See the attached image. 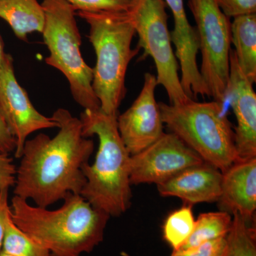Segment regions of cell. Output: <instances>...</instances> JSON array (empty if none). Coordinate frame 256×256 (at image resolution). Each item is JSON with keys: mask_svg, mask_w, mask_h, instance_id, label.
I'll return each mask as SVG.
<instances>
[{"mask_svg": "<svg viewBox=\"0 0 256 256\" xmlns=\"http://www.w3.org/2000/svg\"><path fill=\"white\" fill-rule=\"evenodd\" d=\"M232 43L240 70L252 84L256 82V14L234 18Z\"/></svg>", "mask_w": 256, "mask_h": 256, "instance_id": "2e32d148", "label": "cell"}, {"mask_svg": "<svg viewBox=\"0 0 256 256\" xmlns=\"http://www.w3.org/2000/svg\"><path fill=\"white\" fill-rule=\"evenodd\" d=\"M227 88L228 98L236 118L234 142L238 161L256 158V94L252 82L239 67L234 50H230Z\"/></svg>", "mask_w": 256, "mask_h": 256, "instance_id": "7c38bea8", "label": "cell"}, {"mask_svg": "<svg viewBox=\"0 0 256 256\" xmlns=\"http://www.w3.org/2000/svg\"><path fill=\"white\" fill-rule=\"evenodd\" d=\"M195 222L192 205H184L168 216L163 225V238L173 252L180 250L188 242L194 229Z\"/></svg>", "mask_w": 256, "mask_h": 256, "instance_id": "ac0fdd59", "label": "cell"}, {"mask_svg": "<svg viewBox=\"0 0 256 256\" xmlns=\"http://www.w3.org/2000/svg\"><path fill=\"white\" fill-rule=\"evenodd\" d=\"M0 18L22 41L28 34L42 33L44 28V10L38 0H0Z\"/></svg>", "mask_w": 256, "mask_h": 256, "instance_id": "9a60e30c", "label": "cell"}, {"mask_svg": "<svg viewBox=\"0 0 256 256\" xmlns=\"http://www.w3.org/2000/svg\"><path fill=\"white\" fill-rule=\"evenodd\" d=\"M78 15L90 26L89 40L96 55L92 90L106 114H118L126 94V76L140 48H131L136 34L130 13L86 12Z\"/></svg>", "mask_w": 256, "mask_h": 256, "instance_id": "277c9868", "label": "cell"}, {"mask_svg": "<svg viewBox=\"0 0 256 256\" xmlns=\"http://www.w3.org/2000/svg\"><path fill=\"white\" fill-rule=\"evenodd\" d=\"M52 118L60 130L53 138L40 133L26 141L14 186V196L43 208L68 194H80L86 183L82 166L94 150V141L82 134L80 119L64 108Z\"/></svg>", "mask_w": 256, "mask_h": 256, "instance_id": "6da1fadb", "label": "cell"}, {"mask_svg": "<svg viewBox=\"0 0 256 256\" xmlns=\"http://www.w3.org/2000/svg\"><path fill=\"white\" fill-rule=\"evenodd\" d=\"M232 222L233 216L223 210L201 214L195 222L192 235L178 250L193 248L208 240L226 236Z\"/></svg>", "mask_w": 256, "mask_h": 256, "instance_id": "e0dca14e", "label": "cell"}, {"mask_svg": "<svg viewBox=\"0 0 256 256\" xmlns=\"http://www.w3.org/2000/svg\"><path fill=\"white\" fill-rule=\"evenodd\" d=\"M118 114L84 109L80 114L84 137L97 136L98 150L94 164L82 166L86 183L80 195L92 206L117 217L129 210L132 191L130 180V154L118 128Z\"/></svg>", "mask_w": 256, "mask_h": 256, "instance_id": "3957f363", "label": "cell"}, {"mask_svg": "<svg viewBox=\"0 0 256 256\" xmlns=\"http://www.w3.org/2000/svg\"><path fill=\"white\" fill-rule=\"evenodd\" d=\"M220 210L254 222L256 210V158L239 160L222 173Z\"/></svg>", "mask_w": 256, "mask_h": 256, "instance_id": "4fadbf2b", "label": "cell"}, {"mask_svg": "<svg viewBox=\"0 0 256 256\" xmlns=\"http://www.w3.org/2000/svg\"><path fill=\"white\" fill-rule=\"evenodd\" d=\"M156 86V76L144 74L139 96L126 112L118 116L120 136L131 156L146 150L164 133L154 95Z\"/></svg>", "mask_w": 256, "mask_h": 256, "instance_id": "8fae6325", "label": "cell"}, {"mask_svg": "<svg viewBox=\"0 0 256 256\" xmlns=\"http://www.w3.org/2000/svg\"><path fill=\"white\" fill-rule=\"evenodd\" d=\"M159 107L163 124L205 162L223 173L238 161L234 132L223 104L190 99L178 105L160 102Z\"/></svg>", "mask_w": 256, "mask_h": 256, "instance_id": "5b68a950", "label": "cell"}, {"mask_svg": "<svg viewBox=\"0 0 256 256\" xmlns=\"http://www.w3.org/2000/svg\"><path fill=\"white\" fill-rule=\"evenodd\" d=\"M8 196L9 190H0V252L2 249L6 222L10 216V205Z\"/></svg>", "mask_w": 256, "mask_h": 256, "instance_id": "d4e9b609", "label": "cell"}, {"mask_svg": "<svg viewBox=\"0 0 256 256\" xmlns=\"http://www.w3.org/2000/svg\"><path fill=\"white\" fill-rule=\"evenodd\" d=\"M215 2L228 18L256 12V0H215Z\"/></svg>", "mask_w": 256, "mask_h": 256, "instance_id": "603a6c76", "label": "cell"}, {"mask_svg": "<svg viewBox=\"0 0 256 256\" xmlns=\"http://www.w3.org/2000/svg\"><path fill=\"white\" fill-rule=\"evenodd\" d=\"M171 256H173L172 255H171Z\"/></svg>", "mask_w": 256, "mask_h": 256, "instance_id": "f1b7e54d", "label": "cell"}, {"mask_svg": "<svg viewBox=\"0 0 256 256\" xmlns=\"http://www.w3.org/2000/svg\"><path fill=\"white\" fill-rule=\"evenodd\" d=\"M204 162L173 133H164L150 146L130 156L131 184L164 182L184 170Z\"/></svg>", "mask_w": 256, "mask_h": 256, "instance_id": "30bf717a", "label": "cell"}, {"mask_svg": "<svg viewBox=\"0 0 256 256\" xmlns=\"http://www.w3.org/2000/svg\"><path fill=\"white\" fill-rule=\"evenodd\" d=\"M16 149V140L0 116V154H10Z\"/></svg>", "mask_w": 256, "mask_h": 256, "instance_id": "484cf974", "label": "cell"}, {"mask_svg": "<svg viewBox=\"0 0 256 256\" xmlns=\"http://www.w3.org/2000/svg\"><path fill=\"white\" fill-rule=\"evenodd\" d=\"M222 180V172L204 162L184 170L156 186L161 196L178 197L186 204L192 206L202 202H217Z\"/></svg>", "mask_w": 256, "mask_h": 256, "instance_id": "5bb4252c", "label": "cell"}, {"mask_svg": "<svg viewBox=\"0 0 256 256\" xmlns=\"http://www.w3.org/2000/svg\"><path fill=\"white\" fill-rule=\"evenodd\" d=\"M16 168L10 154H0V190L14 186Z\"/></svg>", "mask_w": 256, "mask_h": 256, "instance_id": "cb8c5ba5", "label": "cell"}, {"mask_svg": "<svg viewBox=\"0 0 256 256\" xmlns=\"http://www.w3.org/2000/svg\"><path fill=\"white\" fill-rule=\"evenodd\" d=\"M56 210L32 206L14 196L10 204L13 223L50 256H80L104 240L110 216L97 210L80 194H68Z\"/></svg>", "mask_w": 256, "mask_h": 256, "instance_id": "7a4b0ae2", "label": "cell"}, {"mask_svg": "<svg viewBox=\"0 0 256 256\" xmlns=\"http://www.w3.org/2000/svg\"><path fill=\"white\" fill-rule=\"evenodd\" d=\"M226 239L228 247L225 256H256V230L254 222L234 214Z\"/></svg>", "mask_w": 256, "mask_h": 256, "instance_id": "d6986e66", "label": "cell"}, {"mask_svg": "<svg viewBox=\"0 0 256 256\" xmlns=\"http://www.w3.org/2000/svg\"><path fill=\"white\" fill-rule=\"evenodd\" d=\"M2 250L13 256H50L47 249L20 230L10 216L6 222Z\"/></svg>", "mask_w": 256, "mask_h": 256, "instance_id": "ffe728a7", "label": "cell"}, {"mask_svg": "<svg viewBox=\"0 0 256 256\" xmlns=\"http://www.w3.org/2000/svg\"><path fill=\"white\" fill-rule=\"evenodd\" d=\"M45 24L42 34L50 52L45 62L66 78L74 100L84 109L96 110L100 102L92 90V68L80 52L82 36L76 10L66 0H43Z\"/></svg>", "mask_w": 256, "mask_h": 256, "instance_id": "8992f818", "label": "cell"}, {"mask_svg": "<svg viewBox=\"0 0 256 256\" xmlns=\"http://www.w3.org/2000/svg\"><path fill=\"white\" fill-rule=\"evenodd\" d=\"M165 5L164 0H136L129 13L139 36L137 47L144 50L142 58H153L158 85L164 88L170 104L178 105L192 98L185 94L180 82Z\"/></svg>", "mask_w": 256, "mask_h": 256, "instance_id": "52a82bcc", "label": "cell"}, {"mask_svg": "<svg viewBox=\"0 0 256 256\" xmlns=\"http://www.w3.org/2000/svg\"><path fill=\"white\" fill-rule=\"evenodd\" d=\"M226 236L214 239L188 250L173 252V256H225L226 254Z\"/></svg>", "mask_w": 256, "mask_h": 256, "instance_id": "7402d4cb", "label": "cell"}, {"mask_svg": "<svg viewBox=\"0 0 256 256\" xmlns=\"http://www.w3.org/2000/svg\"><path fill=\"white\" fill-rule=\"evenodd\" d=\"M188 4L196 24L202 56L200 74L210 97L223 104L226 100L230 70V22L215 0H188Z\"/></svg>", "mask_w": 256, "mask_h": 256, "instance_id": "ba28073f", "label": "cell"}, {"mask_svg": "<svg viewBox=\"0 0 256 256\" xmlns=\"http://www.w3.org/2000/svg\"><path fill=\"white\" fill-rule=\"evenodd\" d=\"M5 54H6L4 53V50H3L2 42L1 37H0V73H1L2 68Z\"/></svg>", "mask_w": 256, "mask_h": 256, "instance_id": "4316f807", "label": "cell"}, {"mask_svg": "<svg viewBox=\"0 0 256 256\" xmlns=\"http://www.w3.org/2000/svg\"><path fill=\"white\" fill-rule=\"evenodd\" d=\"M0 256H13L10 255V254H8V252H3V250H2V252H0Z\"/></svg>", "mask_w": 256, "mask_h": 256, "instance_id": "83f0119b", "label": "cell"}, {"mask_svg": "<svg viewBox=\"0 0 256 256\" xmlns=\"http://www.w3.org/2000/svg\"><path fill=\"white\" fill-rule=\"evenodd\" d=\"M0 116L16 140L15 158L20 159L24 146L32 133L58 127L52 117L35 108L28 92L16 80L13 58L6 54L0 73Z\"/></svg>", "mask_w": 256, "mask_h": 256, "instance_id": "9c48e42d", "label": "cell"}, {"mask_svg": "<svg viewBox=\"0 0 256 256\" xmlns=\"http://www.w3.org/2000/svg\"><path fill=\"white\" fill-rule=\"evenodd\" d=\"M76 11L86 12L129 13L136 0H66Z\"/></svg>", "mask_w": 256, "mask_h": 256, "instance_id": "44dd1931", "label": "cell"}]
</instances>
